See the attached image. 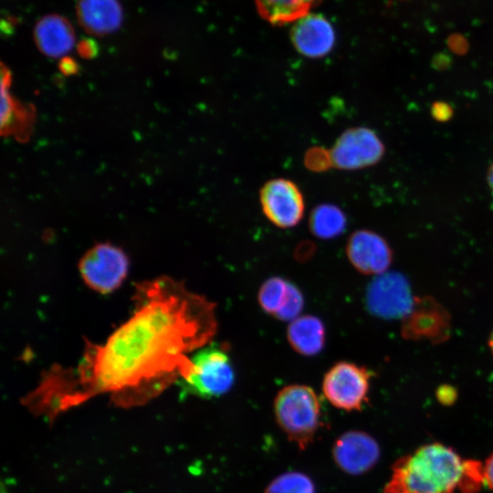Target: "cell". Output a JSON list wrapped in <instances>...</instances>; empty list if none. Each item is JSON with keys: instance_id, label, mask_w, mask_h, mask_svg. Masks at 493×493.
Returning <instances> with one entry per match:
<instances>
[{"instance_id": "6da1fadb", "label": "cell", "mask_w": 493, "mask_h": 493, "mask_svg": "<svg viewBox=\"0 0 493 493\" xmlns=\"http://www.w3.org/2000/svg\"><path fill=\"white\" fill-rule=\"evenodd\" d=\"M133 300L131 316L105 342L86 341L76 365L45 371L24 403L49 416L98 394L133 406L187 376L189 354L216 333L215 304L167 276L136 284Z\"/></svg>"}, {"instance_id": "7a4b0ae2", "label": "cell", "mask_w": 493, "mask_h": 493, "mask_svg": "<svg viewBox=\"0 0 493 493\" xmlns=\"http://www.w3.org/2000/svg\"><path fill=\"white\" fill-rule=\"evenodd\" d=\"M484 482L481 463L434 443L399 458L383 493H475Z\"/></svg>"}, {"instance_id": "3957f363", "label": "cell", "mask_w": 493, "mask_h": 493, "mask_svg": "<svg viewBox=\"0 0 493 493\" xmlns=\"http://www.w3.org/2000/svg\"><path fill=\"white\" fill-rule=\"evenodd\" d=\"M274 412L280 428L300 449L313 442L321 425V404L311 387L285 386L275 398Z\"/></svg>"}, {"instance_id": "277c9868", "label": "cell", "mask_w": 493, "mask_h": 493, "mask_svg": "<svg viewBox=\"0 0 493 493\" xmlns=\"http://www.w3.org/2000/svg\"><path fill=\"white\" fill-rule=\"evenodd\" d=\"M192 369L179 381L182 393L200 398L218 397L235 382V371L226 351L218 344L199 349L192 357Z\"/></svg>"}, {"instance_id": "5b68a950", "label": "cell", "mask_w": 493, "mask_h": 493, "mask_svg": "<svg viewBox=\"0 0 493 493\" xmlns=\"http://www.w3.org/2000/svg\"><path fill=\"white\" fill-rule=\"evenodd\" d=\"M371 376L372 373L364 366L339 362L323 377V394L337 408L362 410L368 400Z\"/></svg>"}, {"instance_id": "8992f818", "label": "cell", "mask_w": 493, "mask_h": 493, "mask_svg": "<svg viewBox=\"0 0 493 493\" xmlns=\"http://www.w3.org/2000/svg\"><path fill=\"white\" fill-rule=\"evenodd\" d=\"M79 267L82 279L90 288L108 294L124 280L129 261L121 248L102 243L91 247L81 257Z\"/></svg>"}, {"instance_id": "52a82bcc", "label": "cell", "mask_w": 493, "mask_h": 493, "mask_svg": "<svg viewBox=\"0 0 493 493\" xmlns=\"http://www.w3.org/2000/svg\"><path fill=\"white\" fill-rule=\"evenodd\" d=\"M414 299L408 279L394 271L376 276L365 291L367 310L385 320H402L412 309Z\"/></svg>"}, {"instance_id": "ba28073f", "label": "cell", "mask_w": 493, "mask_h": 493, "mask_svg": "<svg viewBox=\"0 0 493 493\" xmlns=\"http://www.w3.org/2000/svg\"><path fill=\"white\" fill-rule=\"evenodd\" d=\"M401 320V334L405 340L440 344L451 334L448 310L431 296H414L412 309Z\"/></svg>"}, {"instance_id": "9c48e42d", "label": "cell", "mask_w": 493, "mask_h": 493, "mask_svg": "<svg viewBox=\"0 0 493 493\" xmlns=\"http://www.w3.org/2000/svg\"><path fill=\"white\" fill-rule=\"evenodd\" d=\"M264 215L279 228L297 226L305 213V200L299 187L287 178L267 181L259 190Z\"/></svg>"}, {"instance_id": "30bf717a", "label": "cell", "mask_w": 493, "mask_h": 493, "mask_svg": "<svg viewBox=\"0 0 493 493\" xmlns=\"http://www.w3.org/2000/svg\"><path fill=\"white\" fill-rule=\"evenodd\" d=\"M384 147L378 136L366 127L345 130L330 150L332 167L339 170H357L376 163Z\"/></svg>"}, {"instance_id": "8fae6325", "label": "cell", "mask_w": 493, "mask_h": 493, "mask_svg": "<svg viewBox=\"0 0 493 493\" xmlns=\"http://www.w3.org/2000/svg\"><path fill=\"white\" fill-rule=\"evenodd\" d=\"M346 254L352 267L363 275H381L393 262V251L387 241L367 229L356 230L350 236Z\"/></svg>"}, {"instance_id": "7c38bea8", "label": "cell", "mask_w": 493, "mask_h": 493, "mask_svg": "<svg viewBox=\"0 0 493 493\" xmlns=\"http://www.w3.org/2000/svg\"><path fill=\"white\" fill-rule=\"evenodd\" d=\"M337 466L351 475L370 470L380 457V447L368 434L350 431L341 435L332 448Z\"/></svg>"}, {"instance_id": "4fadbf2b", "label": "cell", "mask_w": 493, "mask_h": 493, "mask_svg": "<svg viewBox=\"0 0 493 493\" xmlns=\"http://www.w3.org/2000/svg\"><path fill=\"white\" fill-rule=\"evenodd\" d=\"M294 23L291 41L299 53L318 58L330 52L335 43V33L325 17L308 14Z\"/></svg>"}, {"instance_id": "5bb4252c", "label": "cell", "mask_w": 493, "mask_h": 493, "mask_svg": "<svg viewBox=\"0 0 493 493\" xmlns=\"http://www.w3.org/2000/svg\"><path fill=\"white\" fill-rule=\"evenodd\" d=\"M33 37L37 47L47 57L63 58L75 46L76 37L70 22L58 14H48L35 25Z\"/></svg>"}, {"instance_id": "9a60e30c", "label": "cell", "mask_w": 493, "mask_h": 493, "mask_svg": "<svg viewBox=\"0 0 493 493\" xmlns=\"http://www.w3.org/2000/svg\"><path fill=\"white\" fill-rule=\"evenodd\" d=\"M76 16L86 32L102 37L121 27L123 9L119 0H78Z\"/></svg>"}, {"instance_id": "2e32d148", "label": "cell", "mask_w": 493, "mask_h": 493, "mask_svg": "<svg viewBox=\"0 0 493 493\" xmlns=\"http://www.w3.org/2000/svg\"><path fill=\"white\" fill-rule=\"evenodd\" d=\"M287 339L291 348L304 356L319 354L325 345L326 330L320 319L313 315L299 316L290 321Z\"/></svg>"}, {"instance_id": "e0dca14e", "label": "cell", "mask_w": 493, "mask_h": 493, "mask_svg": "<svg viewBox=\"0 0 493 493\" xmlns=\"http://www.w3.org/2000/svg\"><path fill=\"white\" fill-rule=\"evenodd\" d=\"M347 218L344 212L333 204L315 206L309 216L311 234L320 239H331L341 236L346 229Z\"/></svg>"}, {"instance_id": "ac0fdd59", "label": "cell", "mask_w": 493, "mask_h": 493, "mask_svg": "<svg viewBox=\"0 0 493 493\" xmlns=\"http://www.w3.org/2000/svg\"><path fill=\"white\" fill-rule=\"evenodd\" d=\"M260 16L274 25L296 22L309 14V7L302 0H255Z\"/></svg>"}, {"instance_id": "d6986e66", "label": "cell", "mask_w": 493, "mask_h": 493, "mask_svg": "<svg viewBox=\"0 0 493 493\" xmlns=\"http://www.w3.org/2000/svg\"><path fill=\"white\" fill-rule=\"evenodd\" d=\"M291 282L280 278L271 277L259 288L257 300L262 309L275 317L287 301Z\"/></svg>"}, {"instance_id": "ffe728a7", "label": "cell", "mask_w": 493, "mask_h": 493, "mask_svg": "<svg viewBox=\"0 0 493 493\" xmlns=\"http://www.w3.org/2000/svg\"><path fill=\"white\" fill-rule=\"evenodd\" d=\"M265 493H315V488L306 475L300 472H287L272 480Z\"/></svg>"}, {"instance_id": "44dd1931", "label": "cell", "mask_w": 493, "mask_h": 493, "mask_svg": "<svg viewBox=\"0 0 493 493\" xmlns=\"http://www.w3.org/2000/svg\"><path fill=\"white\" fill-rule=\"evenodd\" d=\"M303 306L304 298L301 291L291 283L287 301L275 318L283 321H292L299 317Z\"/></svg>"}, {"instance_id": "7402d4cb", "label": "cell", "mask_w": 493, "mask_h": 493, "mask_svg": "<svg viewBox=\"0 0 493 493\" xmlns=\"http://www.w3.org/2000/svg\"><path fill=\"white\" fill-rule=\"evenodd\" d=\"M304 164L312 172H324L332 167L330 150L322 147H312L304 155Z\"/></svg>"}, {"instance_id": "603a6c76", "label": "cell", "mask_w": 493, "mask_h": 493, "mask_svg": "<svg viewBox=\"0 0 493 493\" xmlns=\"http://www.w3.org/2000/svg\"><path fill=\"white\" fill-rule=\"evenodd\" d=\"M436 397L442 404H450L456 399V391L453 386L444 384L438 387Z\"/></svg>"}, {"instance_id": "cb8c5ba5", "label": "cell", "mask_w": 493, "mask_h": 493, "mask_svg": "<svg viewBox=\"0 0 493 493\" xmlns=\"http://www.w3.org/2000/svg\"><path fill=\"white\" fill-rule=\"evenodd\" d=\"M484 481L493 491V454L486 460L483 465Z\"/></svg>"}, {"instance_id": "d4e9b609", "label": "cell", "mask_w": 493, "mask_h": 493, "mask_svg": "<svg viewBox=\"0 0 493 493\" xmlns=\"http://www.w3.org/2000/svg\"><path fill=\"white\" fill-rule=\"evenodd\" d=\"M95 44L90 41H83L79 45V51L82 56L89 57L95 52Z\"/></svg>"}, {"instance_id": "484cf974", "label": "cell", "mask_w": 493, "mask_h": 493, "mask_svg": "<svg viewBox=\"0 0 493 493\" xmlns=\"http://www.w3.org/2000/svg\"><path fill=\"white\" fill-rule=\"evenodd\" d=\"M488 345L489 351L493 354V330L489 333V336H488Z\"/></svg>"}, {"instance_id": "4316f807", "label": "cell", "mask_w": 493, "mask_h": 493, "mask_svg": "<svg viewBox=\"0 0 493 493\" xmlns=\"http://www.w3.org/2000/svg\"><path fill=\"white\" fill-rule=\"evenodd\" d=\"M309 8L318 5L321 0H302Z\"/></svg>"}, {"instance_id": "83f0119b", "label": "cell", "mask_w": 493, "mask_h": 493, "mask_svg": "<svg viewBox=\"0 0 493 493\" xmlns=\"http://www.w3.org/2000/svg\"><path fill=\"white\" fill-rule=\"evenodd\" d=\"M488 182L491 188L493 189V165L490 167L488 172Z\"/></svg>"}, {"instance_id": "f1b7e54d", "label": "cell", "mask_w": 493, "mask_h": 493, "mask_svg": "<svg viewBox=\"0 0 493 493\" xmlns=\"http://www.w3.org/2000/svg\"><path fill=\"white\" fill-rule=\"evenodd\" d=\"M2 493H5L4 491H2Z\"/></svg>"}]
</instances>
